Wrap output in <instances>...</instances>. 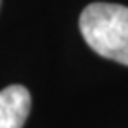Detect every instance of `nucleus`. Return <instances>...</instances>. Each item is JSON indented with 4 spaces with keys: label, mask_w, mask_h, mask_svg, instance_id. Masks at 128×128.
Returning a JSON list of instances; mask_svg holds the SVG:
<instances>
[{
    "label": "nucleus",
    "mask_w": 128,
    "mask_h": 128,
    "mask_svg": "<svg viewBox=\"0 0 128 128\" xmlns=\"http://www.w3.org/2000/svg\"><path fill=\"white\" fill-rule=\"evenodd\" d=\"M80 32L92 50L128 66V7L119 4H89L80 14Z\"/></svg>",
    "instance_id": "f257e3e1"
},
{
    "label": "nucleus",
    "mask_w": 128,
    "mask_h": 128,
    "mask_svg": "<svg viewBox=\"0 0 128 128\" xmlns=\"http://www.w3.org/2000/svg\"><path fill=\"white\" fill-rule=\"evenodd\" d=\"M30 112V92L23 86L0 91V128H23Z\"/></svg>",
    "instance_id": "f03ea898"
}]
</instances>
